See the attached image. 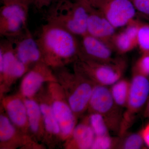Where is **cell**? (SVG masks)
Masks as SVG:
<instances>
[{
	"label": "cell",
	"mask_w": 149,
	"mask_h": 149,
	"mask_svg": "<svg viewBox=\"0 0 149 149\" xmlns=\"http://www.w3.org/2000/svg\"><path fill=\"white\" fill-rule=\"evenodd\" d=\"M77 37L54 24H43L36 39L43 61L46 65L56 66L79 58L80 41Z\"/></svg>",
	"instance_id": "6da1fadb"
},
{
	"label": "cell",
	"mask_w": 149,
	"mask_h": 149,
	"mask_svg": "<svg viewBox=\"0 0 149 149\" xmlns=\"http://www.w3.org/2000/svg\"><path fill=\"white\" fill-rule=\"evenodd\" d=\"M91 6L80 0H56L49 8L47 23L64 28L77 37L87 34V22Z\"/></svg>",
	"instance_id": "7a4b0ae2"
},
{
	"label": "cell",
	"mask_w": 149,
	"mask_h": 149,
	"mask_svg": "<svg viewBox=\"0 0 149 149\" xmlns=\"http://www.w3.org/2000/svg\"><path fill=\"white\" fill-rule=\"evenodd\" d=\"M75 71L96 85L111 86L122 78L127 62L122 57L116 58L111 62H97L78 59Z\"/></svg>",
	"instance_id": "3957f363"
},
{
	"label": "cell",
	"mask_w": 149,
	"mask_h": 149,
	"mask_svg": "<svg viewBox=\"0 0 149 149\" xmlns=\"http://www.w3.org/2000/svg\"><path fill=\"white\" fill-rule=\"evenodd\" d=\"M130 93L122 120L118 136L128 132L135 121L137 115L146 106L149 97L148 77L133 72Z\"/></svg>",
	"instance_id": "277c9868"
},
{
	"label": "cell",
	"mask_w": 149,
	"mask_h": 149,
	"mask_svg": "<svg viewBox=\"0 0 149 149\" xmlns=\"http://www.w3.org/2000/svg\"><path fill=\"white\" fill-rule=\"evenodd\" d=\"M88 106L92 113L103 117L110 131L118 134L123 113L115 102L108 86L95 84Z\"/></svg>",
	"instance_id": "5b68a950"
},
{
	"label": "cell",
	"mask_w": 149,
	"mask_h": 149,
	"mask_svg": "<svg viewBox=\"0 0 149 149\" xmlns=\"http://www.w3.org/2000/svg\"><path fill=\"white\" fill-rule=\"evenodd\" d=\"M29 5L20 3L3 4L0 8V35L16 37L28 28Z\"/></svg>",
	"instance_id": "8992f818"
},
{
	"label": "cell",
	"mask_w": 149,
	"mask_h": 149,
	"mask_svg": "<svg viewBox=\"0 0 149 149\" xmlns=\"http://www.w3.org/2000/svg\"><path fill=\"white\" fill-rule=\"evenodd\" d=\"M91 6L101 12L116 29L129 24L137 13L130 0H95Z\"/></svg>",
	"instance_id": "52a82bcc"
},
{
	"label": "cell",
	"mask_w": 149,
	"mask_h": 149,
	"mask_svg": "<svg viewBox=\"0 0 149 149\" xmlns=\"http://www.w3.org/2000/svg\"><path fill=\"white\" fill-rule=\"evenodd\" d=\"M6 39L11 43L17 58L26 66L43 61L37 40L28 28L18 36Z\"/></svg>",
	"instance_id": "ba28073f"
},
{
	"label": "cell",
	"mask_w": 149,
	"mask_h": 149,
	"mask_svg": "<svg viewBox=\"0 0 149 149\" xmlns=\"http://www.w3.org/2000/svg\"><path fill=\"white\" fill-rule=\"evenodd\" d=\"M80 38L79 58L102 63L111 62L116 58L113 49L102 40L88 34Z\"/></svg>",
	"instance_id": "9c48e42d"
},
{
	"label": "cell",
	"mask_w": 149,
	"mask_h": 149,
	"mask_svg": "<svg viewBox=\"0 0 149 149\" xmlns=\"http://www.w3.org/2000/svg\"><path fill=\"white\" fill-rule=\"evenodd\" d=\"M116 30L101 12L91 6L87 22V34L102 40L111 47V41L116 33Z\"/></svg>",
	"instance_id": "30bf717a"
},
{
	"label": "cell",
	"mask_w": 149,
	"mask_h": 149,
	"mask_svg": "<svg viewBox=\"0 0 149 149\" xmlns=\"http://www.w3.org/2000/svg\"><path fill=\"white\" fill-rule=\"evenodd\" d=\"M27 66L17 58L9 40L6 38L0 43V72L7 77H20L27 70Z\"/></svg>",
	"instance_id": "8fae6325"
},
{
	"label": "cell",
	"mask_w": 149,
	"mask_h": 149,
	"mask_svg": "<svg viewBox=\"0 0 149 149\" xmlns=\"http://www.w3.org/2000/svg\"><path fill=\"white\" fill-rule=\"evenodd\" d=\"M76 85L69 97V106L75 113L83 112L89 105L95 84L82 74L76 72Z\"/></svg>",
	"instance_id": "7c38bea8"
},
{
	"label": "cell",
	"mask_w": 149,
	"mask_h": 149,
	"mask_svg": "<svg viewBox=\"0 0 149 149\" xmlns=\"http://www.w3.org/2000/svg\"><path fill=\"white\" fill-rule=\"evenodd\" d=\"M141 23L134 19L122 31L116 33L111 41V47L113 50L122 55L138 47V32Z\"/></svg>",
	"instance_id": "4fadbf2b"
},
{
	"label": "cell",
	"mask_w": 149,
	"mask_h": 149,
	"mask_svg": "<svg viewBox=\"0 0 149 149\" xmlns=\"http://www.w3.org/2000/svg\"><path fill=\"white\" fill-rule=\"evenodd\" d=\"M45 63H39L35 68L24 77L22 83V92L24 96L31 97L39 90L46 75L50 74Z\"/></svg>",
	"instance_id": "5bb4252c"
},
{
	"label": "cell",
	"mask_w": 149,
	"mask_h": 149,
	"mask_svg": "<svg viewBox=\"0 0 149 149\" xmlns=\"http://www.w3.org/2000/svg\"><path fill=\"white\" fill-rule=\"evenodd\" d=\"M52 109L62 133L66 136L71 135L75 128L76 120L70 107L63 102L56 101Z\"/></svg>",
	"instance_id": "9a60e30c"
},
{
	"label": "cell",
	"mask_w": 149,
	"mask_h": 149,
	"mask_svg": "<svg viewBox=\"0 0 149 149\" xmlns=\"http://www.w3.org/2000/svg\"><path fill=\"white\" fill-rule=\"evenodd\" d=\"M72 134L74 144L77 148L91 149L95 135L90 124L83 123L76 125Z\"/></svg>",
	"instance_id": "2e32d148"
},
{
	"label": "cell",
	"mask_w": 149,
	"mask_h": 149,
	"mask_svg": "<svg viewBox=\"0 0 149 149\" xmlns=\"http://www.w3.org/2000/svg\"><path fill=\"white\" fill-rule=\"evenodd\" d=\"M131 82L124 78H121L111 85V93L116 105L121 109L125 108L127 105Z\"/></svg>",
	"instance_id": "e0dca14e"
},
{
	"label": "cell",
	"mask_w": 149,
	"mask_h": 149,
	"mask_svg": "<svg viewBox=\"0 0 149 149\" xmlns=\"http://www.w3.org/2000/svg\"><path fill=\"white\" fill-rule=\"evenodd\" d=\"M11 120L19 126L24 125L27 120V111L25 104L19 99H15L8 103L7 107Z\"/></svg>",
	"instance_id": "ac0fdd59"
},
{
	"label": "cell",
	"mask_w": 149,
	"mask_h": 149,
	"mask_svg": "<svg viewBox=\"0 0 149 149\" xmlns=\"http://www.w3.org/2000/svg\"><path fill=\"white\" fill-rule=\"evenodd\" d=\"M117 149H143L147 148L141 132L128 133V132L121 137H119Z\"/></svg>",
	"instance_id": "d6986e66"
},
{
	"label": "cell",
	"mask_w": 149,
	"mask_h": 149,
	"mask_svg": "<svg viewBox=\"0 0 149 149\" xmlns=\"http://www.w3.org/2000/svg\"><path fill=\"white\" fill-rule=\"evenodd\" d=\"M29 125L31 130L37 132L39 128L41 112L40 107L34 101L28 100L24 102Z\"/></svg>",
	"instance_id": "ffe728a7"
},
{
	"label": "cell",
	"mask_w": 149,
	"mask_h": 149,
	"mask_svg": "<svg viewBox=\"0 0 149 149\" xmlns=\"http://www.w3.org/2000/svg\"><path fill=\"white\" fill-rule=\"evenodd\" d=\"M40 107L44 117L46 129L49 132L54 134L59 133L60 128L52 107L46 104H42Z\"/></svg>",
	"instance_id": "44dd1931"
},
{
	"label": "cell",
	"mask_w": 149,
	"mask_h": 149,
	"mask_svg": "<svg viewBox=\"0 0 149 149\" xmlns=\"http://www.w3.org/2000/svg\"><path fill=\"white\" fill-rule=\"evenodd\" d=\"M89 124L93 129L95 136L110 135L109 128L101 115L96 113H92L89 117Z\"/></svg>",
	"instance_id": "7402d4cb"
},
{
	"label": "cell",
	"mask_w": 149,
	"mask_h": 149,
	"mask_svg": "<svg viewBox=\"0 0 149 149\" xmlns=\"http://www.w3.org/2000/svg\"><path fill=\"white\" fill-rule=\"evenodd\" d=\"M119 137L112 138L110 135L95 136L91 149H111L116 148Z\"/></svg>",
	"instance_id": "603a6c76"
},
{
	"label": "cell",
	"mask_w": 149,
	"mask_h": 149,
	"mask_svg": "<svg viewBox=\"0 0 149 149\" xmlns=\"http://www.w3.org/2000/svg\"><path fill=\"white\" fill-rule=\"evenodd\" d=\"M138 47L141 53L149 52V23H141L138 35Z\"/></svg>",
	"instance_id": "cb8c5ba5"
},
{
	"label": "cell",
	"mask_w": 149,
	"mask_h": 149,
	"mask_svg": "<svg viewBox=\"0 0 149 149\" xmlns=\"http://www.w3.org/2000/svg\"><path fill=\"white\" fill-rule=\"evenodd\" d=\"M133 72L149 77V52L142 53L133 67Z\"/></svg>",
	"instance_id": "d4e9b609"
},
{
	"label": "cell",
	"mask_w": 149,
	"mask_h": 149,
	"mask_svg": "<svg viewBox=\"0 0 149 149\" xmlns=\"http://www.w3.org/2000/svg\"><path fill=\"white\" fill-rule=\"evenodd\" d=\"M15 130L7 118L0 117V140L4 141L10 139L14 134Z\"/></svg>",
	"instance_id": "484cf974"
},
{
	"label": "cell",
	"mask_w": 149,
	"mask_h": 149,
	"mask_svg": "<svg viewBox=\"0 0 149 149\" xmlns=\"http://www.w3.org/2000/svg\"><path fill=\"white\" fill-rule=\"evenodd\" d=\"M137 13L149 18V0H130Z\"/></svg>",
	"instance_id": "4316f807"
},
{
	"label": "cell",
	"mask_w": 149,
	"mask_h": 149,
	"mask_svg": "<svg viewBox=\"0 0 149 149\" xmlns=\"http://www.w3.org/2000/svg\"><path fill=\"white\" fill-rule=\"evenodd\" d=\"M56 0H32V5L37 10L48 8Z\"/></svg>",
	"instance_id": "83f0119b"
},
{
	"label": "cell",
	"mask_w": 149,
	"mask_h": 149,
	"mask_svg": "<svg viewBox=\"0 0 149 149\" xmlns=\"http://www.w3.org/2000/svg\"><path fill=\"white\" fill-rule=\"evenodd\" d=\"M142 137L147 148H149V123L141 131Z\"/></svg>",
	"instance_id": "f1b7e54d"
},
{
	"label": "cell",
	"mask_w": 149,
	"mask_h": 149,
	"mask_svg": "<svg viewBox=\"0 0 149 149\" xmlns=\"http://www.w3.org/2000/svg\"><path fill=\"white\" fill-rule=\"evenodd\" d=\"M1 1L2 4L10 3H20L30 6L32 5V0H1Z\"/></svg>",
	"instance_id": "f546056e"
},
{
	"label": "cell",
	"mask_w": 149,
	"mask_h": 149,
	"mask_svg": "<svg viewBox=\"0 0 149 149\" xmlns=\"http://www.w3.org/2000/svg\"><path fill=\"white\" fill-rule=\"evenodd\" d=\"M144 116L145 117L149 118V97L148 102H147L145 106Z\"/></svg>",
	"instance_id": "4dcf8cb0"
},
{
	"label": "cell",
	"mask_w": 149,
	"mask_h": 149,
	"mask_svg": "<svg viewBox=\"0 0 149 149\" xmlns=\"http://www.w3.org/2000/svg\"><path fill=\"white\" fill-rule=\"evenodd\" d=\"M80 1H84L88 3V4H89L91 6L92 3H93L95 0H80Z\"/></svg>",
	"instance_id": "1f68e13d"
}]
</instances>
